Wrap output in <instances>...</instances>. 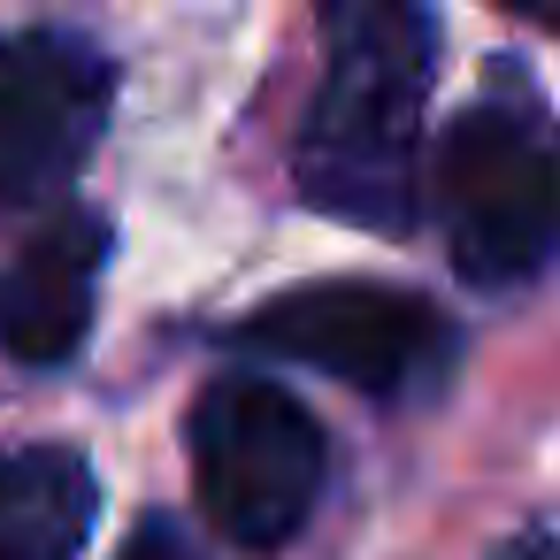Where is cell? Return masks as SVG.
<instances>
[{
	"label": "cell",
	"mask_w": 560,
	"mask_h": 560,
	"mask_svg": "<svg viewBox=\"0 0 560 560\" xmlns=\"http://www.w3.org/2000/svg\"><path fill=\"white\" fill-rule=\"evenodd\" d=\"M430 78H438L430 0H323V85L292 147L300 200L361 231H407L422 192L415 162H422Z\"/></svg>",
	"instance_id": "obj_1"
},
{
	"label": "cell",
	"mask_w": 560,
	"mask_h": 560,
	"mask_svg": "<svg viewBox=\"0 0 560 560\" xmlns=\"http://www.w3.org/2000/svg\"><path fill=\"white\" fill-rule=\"evenodd\" d=\"M438 223L468 284H529L560 254V116L514 85L468 101L438 139Z\"/></svg>",
	"instance_id": "obj_2"
},
{
	"label": "cell",
	"mask_w": 560,
	"mask_h": 560,
	"mask_svg": "<svg viewBox=\"0 0 560 560\" xmlns=\"http://www.w3.org/2000/svg\"><path fill=\"white\" fill-rule=\"evenodd\" d=\"M192 491L223 545L277 552L307 529L323 491V422L261 369H223L192 399Z\"/></svg>",
	"instance_id": "obj_3"
},
{
	"label": "cell",
	"mask_w": 560,
	"mask_h": 560,
	"mask_svg": "<svg viewBox=\"0 0 560 560\" xmlns=\"http://www.w3.org/2000/svg\"><path fill=\"white\" fill-rule=\"evenodd\" d=\"M238 346L269 353V361L323 369V376H338L369 399H422V392L445 384V369L460 353L453 323L422 292L369 284V277H330V284L277 292L269 307H254L238 323Z\"/></svg>",
	"instance_id": "obj_4"
},
{
	"label": "cell",
	"mask_w": 560,
	"mask_h": 560,
	"mask_svg": "<svg viewBox=\"0 0 560 560\" xmlns=\"http://www.w3.org/2000/svg\"><path fill=\"white\" fill-rule=\"evenodd\" d=\"M116 108V62L70 32L0 39V223L55 208Z\"/></svg>",
	"instance_id": "obj_5"
},
{
	"label": "cell",
	"mask_w": 560,
	"mask_h": 560,
	"mask_svg": "<svg viewBox=\"0 0 560 560\" xmlns=\"http://www.w3.org/2000/svg\"><path fill=\"white\" fill-rule=\"evenodd\" d=\"M101 269H108V215L55 208L0 269V353L24 369H62L93 330Z\"/></svg>",
	"instance_id": "obj_6"
},
{
	"label": "cell",
	"mask_w": 560,
	"mask_h": 560,
	"mask_svg": "<svg viewBox=\"0 0 560 560\" xmlns=\"http://www.w3.org/2000/svg\"><path fill=\"white\" fill-rule=\"evenodd\" d=\"M101 491L70 445H0V560H78Z\"/></svg>",
	"instance_id": "obj_7"
},
{
	"label": "cell",
	"mask_w": 560,
	"mask_h": 560,
	"mask_svg": "<svg viewBox=\"0 0 560 560\" xmlns=\"http://www.w3.org/2000/svg\"><path fill=\"white\" fill-rule=\"evenodd\" d=\"M116 560H200V545L170 522V514H147L139 529H131V545L116 552Z\"/></svg>",
	"instance_id": "obj_8"
},
{
	"label": "cell",
	"mask_w": 560,
	"mask_h": 560,
	"mask_svg": "<svg viewBox=\"0 0 560 560\" xmlns=\"http://www.w3.org/2000/svg\"><path fill=\"white\" fill-rule=\"evenodd\" d=\"M499 560H560V537H545V529H537V537H514Z\"/></svg>",
	"instance_id": "obj_9"
},
{
	"label": "cell",
	"mask_w": 560,
	"mask_h": 560,
	"mask_svg": "<svg viewBox=\"0 0 560 560\" xmlns=\"http://www.w3.org/2000/svg\"><path fill=\"white\" fill-rule=\"evenodd\" d=\"M506 9H522V16H537V24L560 32V0H506Z\"/></svg>",
	"instance_id": "obj_10"
}]
</instances>
